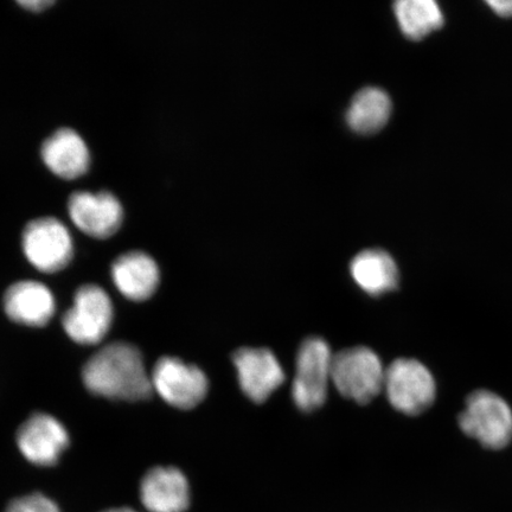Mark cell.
<instances>
[{
  "mask_svg": "<svg viewBox=\"0 0 512 512\" xmlns=\"http://www.w3.org/2000/svg\"><path fill=\"white\" fill-rule=\"evenodd\" d=\"M17 446L25 459L37 466H53L69 446V433L59 420L35 413L19 426Z\"/></svg>",
  "mask_w": 512,
  "mask_h": 512,
  "instance_id": "obj_10",
  "label": "cell"
},
{
  "mask_svg": "<svg viewBox=\"0 0 512 512\" xmlns=\"http://www.w3.org/2000/svg\"><path fill=\"white\" fill-rule=\"evenodd\" d=\"M5 512H60V509L48 497L34 494L15 499Z\"/></svg>",
  "mask_w": 512,
  "mask_h": 512,
  "instance_id": "obj_19",
  "label": "cell"
},
{
  "mask_svg": "<svg viewBox=\"0 0 512 512\" xmlns=\"http://www.w3.org/2000/svg\"><path fill=\"white\" fill-rule=\"evenodd\" d=\"M113 283L118 291L132 302H145L157 291L160 271L155 259L142 251L118 256L111 267Z\"/></svg>",
  "mask_w": 512,
  "mask_h": 512,
  "instance_id": "obj_15",
  "label": "cell"
},
{
  "mask_svg": "<svg viewBox=\"0 0 512 512\" xmlns=\"http://www.w3.org/2000/svg\"><path fill=\"white\" fill-rule=\"evenodd\" d=\"M350 273L355 283L370 296L380 297L399 286V268L388 253L368 249L351 261Z\"/></svg>",
  "mask_w": 512,
  "mask_h": 512,
  "instance_id": "obj_16",
  "label": "cell"
},
{
  "mask_svg": "<svg viewBox=\"0 0 512 512\" xmlns=\"http://www.w3.org/2000/svg\"><path fill=\"white\" fill-rule=\"evenodd\" d=\"M383 390L396 411L418 415L432 406L437 394L434 377L424 364L399 358L386 369Z\"/></svg>",
  "mask_w": 512,
  "mask_h": 512,
  "instance_id": "obj_7",
  "label": "cell"
},
{
  "mask_svg": "<svg viewBox=\"0 0 512 512\" xmlns=\"http://www.w3.org/2000/svg\"><path fill=\"white\" fill-rule=\"evenodd\" d=\"M233 363L242 392L255 403H264L284 383L283 367L271 350L242 348L235 351Z\"/></svg>",
  "mask_w": 512,
  "mask_h": 512,
  "instance_id": "obj_11",
  "label": "cell"
},
{
  "mask_svg": "<svg viewBox=\"0 0 512 512\" xmlns=\"http://www.w3.org/2000/svg\"><path fill=\"white\" fill-rule=\"evenodd\" d=\"M400 29L409 40H424L443 28L445 17L434 0H400L394 5Z\"/></svg>",
  "mask_w": 512,
  "mask_h": 512,
  "instance_id": "obj_18",
  "label": "cell"
},
{
  "mask_svg": "<svg viewBox=\"0 0 512 512\" xmlns=\"http://www.w3.org/2000/svg\"><path fill=\"white\" fill-rule=\"evenodd\" d=\"M334 354L323 338L305 339L296 362V376L292 398L303 412H313L322 407L328 398Z\"/></svg>",
  "mask_w": 512,
  "mask_h": 512,
  "instance_id": "obj_4",
  "label": "cell"
},
{
  "mask_svg": "<svg viewBox=\"0 0 512 512\" xmlns=\"http://www.w3.org/2000/svg\"><path fill=\"white\" fill-rule=\"evenodd\" d=\"M102 512H137V511H134V510L128 509V508H118V509H110V510H106V511H102Z\"/></svg>",
  "mask_w": 512,
  "mask_h": 512,
  "instance_id": "obj_22",
  "label": "cell"
},
{
  "mask_svg": "<svg viewBox=\"0 0 512 512\" xmlns=\"http://www.w3.org/2000/svg\"><path fill=\"white\" fill-rule=\"evenodd\" d=\"M82 381L93 395L110 400L137 402L153 394L142 352L127 342L107 344L96 351L82 369Z\"/></svg>",
  "mask_w": 512,
  "mask_h": 512,
  "instance_id": "obj_1",
  "label": "cell"
},
{
  "mask_svg": "<svg viewBox=\"0 0 512 512\" xmlns=\"http://www.w3.org/2000/svg\"><path fill=\"white\" fill-rule=\"evenodd\" d=\"M495 14L502 18H512V0H489L486 2Z\"/></svg>",
  "mask_w": 512,
  "mask_h": 512,
  "instance_id": "obj_20",
  "label": "cell"
},
{
  "mask_svg": "<svg viewBox=\"0 0 512 512\" xmlns=\"http://www.w3.org/2000/svg\"><path fill=\"white\" fill-rule=\"evenodd\" d=\"M70 220L89 238H112L123 226L124 208L110 191H76L68 200Z\"/></svg>",
  "mask_w": 512,
  "mask_h": 512,
  "instance_id": "obj_9",
  "label": "cell"
},
{
  "mask_svg": "<svg viewBox=\"0 0 512 512\" xmlns=\"http://www.w3.org/2000/svg\"><path fill=\"white\" fill-rule=\"evenodd\" d=\"M43 163L53 174L66 181L85 176L91 166V153L80 134L72 128H60L44 140Z\"/></svg>",
  "mask_w": 512,
  "mask_h": 512,
  "instance_id": "obj_13",
  "label": "cell"
},
{
  "mask_svg": "<svg viewBox=\"0 0 512 512\" xmlns=\"http://www.w3.org/2000/svg\"><path fill=\"white\" fill-rule=\"evenodd\" d=\"M140 498L150 512H184L190 504L188 479L176 467H153L140 484Z\"/></svg>",
  "mask_w": 512,
  "mask_h": 512,
  "instance_id": "obj_14",
  "label": "cell"
},
{
  "mask_svg": "<svg viewBox=\"0 0 512 512\" xmlns=\"http://www.w3.org/2000/svg\"><path fill=\"white\" fill-rule=\"evenodd\" d=\"M153 392L182 411L194 409L206 399L209 381L203 371L181 358H159L151 373Z\"/></svg>",
  "mask_w": 512,
  "mask_h": 512,
  "instance_id": "obj_8",
  "label": "cell"
},
{
  "mask_svg": "<svg viewBox=\"0 0 512 512\" xmlns=\"http://www.w3.org/2000/svg\"><path fill=\"white\" fill-rule=\"evenodd\" d=\"M25 258L37 271L53 274L68 267L74 258V242L68 228L56 217L30 221L22 233Z\"/></svg>",
  "mask_w": 512,
  "mask_h": 512,
  "instance_id": "obj_6",
  "label": "cell"
},
{
  "mask_svg": "<svg viewBox=\"0 0 512 512\" xmlns=\"http://www.w3.org/2000/svg\"><path fill=\"white\" fill-rule=\"evenodd\" d=\"M381 358L373 350L356 347L337 352L332 360L331 382L344 398L367 405L384 386Z\"/></svg>",
  "mask_w": 512,
  "mask_h": 512,
  "instance_id": "obj_2",
  "label": "cell"
},
{
  "mask_svg": "<svg viewBox=\"0 0 512 512\" xmlns=\"http://www.w3.org/2000/svg\"><path fill=\"white\" fill-rule=\"evenodd\" d=\"M4 311L12 322L42 328L55 316L56 302L49 287L38 281L23 280L12 284L3 299Z\"/></svg>",
  "mask_w": 512,
  "mask_h": 512,
  "instance_id": "obj_12",
  "label": "cell"
},
{
  "mask_svg": "<svg viewBox=\"0 0 512 512\" xmlns=\"http://www.w3.org/2000/svg\"><path fill=\"white\" fill-rule=\"evenodd\" d=\"M392 108V100L382 89L363 88L351 101L347 123L358 134H374L387 125Z\"/></svg>",
  "mask_w": 512,
  "mask_h": 512,
  "instance_id": "obj_17",
  "label": "cell"
},
{
  "mask_svg": "<svg viewBox=\"0 0 512 512\" xmlns=\"http://www.w3.org/2000/svg\"><path fill=\"white\" fill-rule=\"evenodd\" d=\"M18 4L23 6L25 10L42 12L53 6L55 2L53 0H25V2H18Z\"/></svg>",
  "mask_w": 512,
  "mask_h": 512,
  "instance_id": "obj_21",
  "label": "cell"
},
{
  "mask_svg": "<svg viewBox=\"0 0 512 512\" xmlns=\"http://www.w3.org/2000/svg\"><path fill=\"white\" fill-rule=\"evenodd\" d=\"M459 426L484 447L501 450L512 439V411L501 396L489 390H477L467 398L459 415Z\"/></svg>",
  "mask_w": 512,
  "mask_h": 512,
  "instance_id": "obj_3",
  "label": "cell"
},
{
  "mask_svg": "<svg viewBox=\"0 0 512 512\" xmlns=\"http://www.w3.org/2000/svg\"><path fill=\"white\" fill-rule=\"evenodd\" d=\"M113 318L114 307L108 293L99 285L87 284L75 292L72 307L62 317V326L75 343L96 345L110 332Z\"/></svg>",
  "mask_w": 512,
  "mask_h": 512,
  "instance_id": "obj_5",
  "label": "cell"
}]
</instances>
